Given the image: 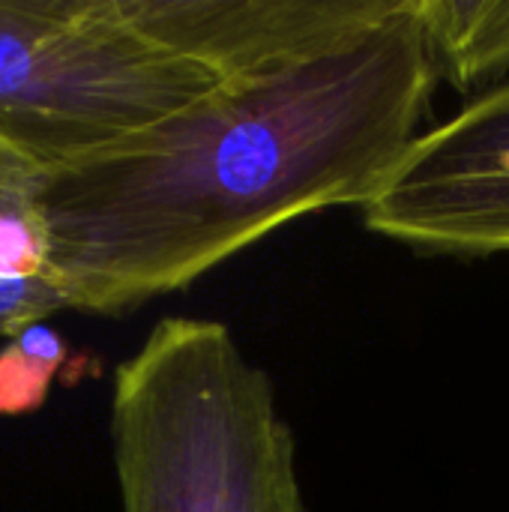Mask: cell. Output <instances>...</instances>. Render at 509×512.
Segmentation results:
<instances>
[{"mask_svg": "<svg viewBox=\"0 0 509 512\" xmlns=\"http://www.w3.org/2000/svg\"><path fill=\"white\" fill-rule=\"evenodd\" d=\"M438 69L414 0L285 69L219 81L150 129L45 171L66 309L120 315L333 204H366L420 123Z\"/></svg>", "mask_w": 509, "mask_h": 512, "instance_id": "6da1fadb", "label": "cell"}, {"mask_svg": "<svg viewBox=\"0 0 509 512\" xmlns=\"http://www.w3.org/2000/svg\"><path fill=\"white\" fill-rule=\"evenodd\" d=\"M111 444L123 512H306L273 384L219 321L165 318L117 366Z\"/></svg>", "mask_w": 509, "mask_h": 512, "instance_id": "7a4b0ae2", "label": "cell"}, {"mask_svg": "<svg viewBox=\"0 0 509 512\" xmlns=\"http://www.w3.org/2000/svg\"><path fill=\"white\" fill-rule=\"evenodd\" d=\"M216 84L153 42L123 0L0 3V141L42 171L108 150Z\"/></svg>", "mask_w": 509, "mask_h": 512, "instance_id": "3957f363", "label": "cell"}, {"mask_svg": "<svg viewBox=\"0 0 509 512\" xmlns=\"http://www.w3.org/2000/svg\"><path fill=\"white\" fill-rule=\"evenodd\" d=\"M363 219L429 252H509V81L423 132L363 204Z\"/></svg>", "mask_w": 509, "mask_h": 512, "instance_id": "277c9868", "label": "cell"}, {"mask_svg": "<svg viewBox=\"0 0 509 512\" xmlns=\"http://www.w3.org/2000/svg\"><path fill=\"white\" fill-rule=\"evenodd\" d=\"M168 51L219 81L312 60L387 21L402 0H123Z\"/></svg>", "mask_w": 509, "mask_h": 512, "instance_id": "5b68a950", "label": "cell"}, {"mask_svg": "<svg viewBox=\"0 0 509 512\" xmlns=\"http://www.w3.org/2000/svg\"><path fill=\"white\" fill-rule=\"evenodd\" d=\"M42 192L45 171L0 141V336L6 339L66 309Z\"/></svg>", "mask_w": 509, "mask_h": 512, "instance_id": "8992f818", "label": "cell"}, {"mask_svg": "<svg viewBox=\"0 0 509 512\" xmlns=\"http://www.w3.org/2000/svg\"><path fill=\"white\" fill-rule=\"evenodd\" d=\"M438 78L456 87L509 69V0H414Z\"/></svg>", "mask_w": 509, "mask_h": 512, "instance_id": "52a82bcc", "label": "cell"}, {"mask_svg": "<svg viewBox=\"0 0 509 512\" xmlns=\"http://www.w3.org/2000/svg\"><path fill=\"white\" fill-rule=\"evenodd\" d=\"M84 360L45 321L12 336L0 348V417H21L42 408L57 375Z\"/></svg>", "mask_w": 509, "mask_h": 512, "instance_id": "ba28073f", "label": "cell"}]
</instances>
